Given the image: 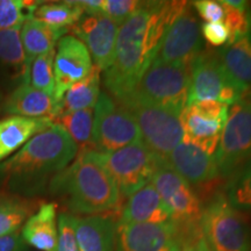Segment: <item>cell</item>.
<instances>
[{
	"instance_id": "cell-24",
	"label": "cell",
	"mask_w": 251,
	"mask_h": 251,
	"mask_svg": "<svg viewBox=\"0 0 251 251\" xmlns=\"http://www.w3.org/2000/svg\"><path fill=\"white\" fill-rule=\"evenodd\" d=\"M65 33L47 26L33 17L27 19L20 28V36L29 68L36 57L52 51Z\"/></svg>"
},
{
	"instance_id": "cell-16",
	"label": "cell",
	"mask_w": 251,
	"mask_h": 251,
	"mask_svg": "<svg viewBox=\"0 0 251 251\" xmlns=\"http://www.w3.org/2000/svg\"><path fill=\"white\" fill-rule=\"evenodd\" d=\"M71 30L85 45L94 65L101 71L107 70L114 56L118 25L102 14H84Z\"/></svg>"
},
{
	"instance_id": "cell-1",
	"label": "cell",
	"mask_w": 251,
	"mask_h": 251,
	"mask_svg": "<svg viewBox=\"0 0 251 251\" xmlns=\"http://www.w3.org/2000/svg\"><path fill=\"white\" fill-rule=\"evenodd\" d=\"M187 1H143L119 27L114 56L105 72V86L117 101L133 92L158 54L169 26Z\"/></svg>"
},
{
	"instance_id": "cell-27",
	"label": "cell",
	"mask_w": 251,
	"mask_h": 251,
	"mask_svg": "<svg viewBox=\"0 0 251 251\" xmlns=\"http://www.w3.org/2000/svg\"><path fill=\"white\" fill-rule=\"evenodd\" d=\"M84 15L77 1L41 2L33 18L57 30L67 31L76 25Z\"/></svg>"
},
{
	"instance_id": "cell-15",
	"label": "cell",
	"mask_w": 251,
	"mask_h": 251,
	"mask_svg": "<svg viewBox=\"0 0 251 251\" xmlns=\"http://www.w3.org/2000/svg\"><path fill=\"white\" fill-rule=\"evenodd\" d=\"M93 68L89 50L77 37L65 35L59 39L54 58L55 96L57 103L75 83L85 78Z\"/></svg>"
},
{
	"instance_id": "cell-3",
	"label": "cell",
	"mask_w": 251,
	"mask_h": 251,
	"mask_svg": "<svg viewBox=\"0 0 251 251\" xmlns=\"http://www.w3.org/2000/svg\"><path fill=\"white\" fill-rule=\"evenodd\" d=\"M49 190L67 197L71 212L85 215L112 211L121 196L99 152L91 149L78 151L74 162L52 178Z\"/></svg>"
},
{
	"instance_id": "cell-38",
	"label": "cell",
	"mask_w": 251,
	"mask_h": 251,
	"mask_svg": "<svg viewBox=\"0 0 251 251\" xmlns=\"http://www.w3.org/2000/svg\"><path fill=\"white\" fill-rule=\"evenodd\" d=\"M25 244L20 230L0 237V251H24Z\"/></svg>"
},
{
	"instance_id": "cell-13",
	"label": "cell",
	"mask_w": 251,
	"mask_h": 251,
	"mask_svg": "<svg viewBox=\"0 0 251 251\" xmlns=\"http://www.w3.org/2000/svg\"><path fill=\"white\" fill-rule=\"evenodd\" d=\"M202 40L199 21L188 4L166 29L156 59L191 67L201 52Z\"/></svg>"
},
{
	"instance_id": "cell-14",
	"label": "cell",
	"mask_w": 251,
	"mask_h": 251,
	"mask_svg": "<svg viewBox=\"0 0 251 251\" xmlns=\"http://www.w3.org/2000/svg\"><path fill=\"white\" fill-rule=\"evenodd\" d=\"M184 234L176 224L118 222L117 251H180Z\"/></svg>"
},
{
	"instance_id": "cell-22",
	"label": "cell",
	"mask_w": 251,
	"mask_h": 251,
	"mask_svg": "<svg viewBox=\"0 0 251 251\" xmlns=\"http://www.w3.org/2000/svg\"><path fill=\"white\" fill-rule=\"evenodd\" d=\"M25 243L40 251L57 250V206L43 203L31 214L20 230Z\"/></svg>"
},
{
	"instance_id": "cell-11",
	"label": "cell",
	"mask_w": 251,
	"mask_h": 251,
	"mask_svg": "<svg viewBox=\"0 0 251 251\" xmlns=\"http://www.w3.org/2000/svg\"><path fill=\"white\" fill-rule=\"evenodd\" d=\"M214 158L222 176L235 174L251 158V100L230 105Z\"/></svg>"
},
{
	"instance_id": "cell-31",
	"label": "cell",
	"mask_w": 251,
	"mask_h": 251,
	"mask_svg": "<svg viewBox=\"0 0 251 251\" xmlns=\"http://www.w3.org/2000/svg\"><path fill=\"white\" fill-rule=\"evenodd\" d=\"M40 1L28 0H0V30L21 27L33 17Z\"/></svg>"
},
{
	"instance_id": "cell-28",
	"label": "cell",
	"mask_w": 251,
	"mask_h": 251,
	"mask_svg": "<svg viewBox=\"0 0 251 251\" xmlns=\"http://www.w3.org/2000/svg\"><path fill=\"white\" fill-rule=\"evenodd\" d=\"M93 108L61 113L55 118L54 124L67 131L72 141L77 144L79 151L91 149L93 131Z\"/></svg>"
},
{
	"instance_id": "cell-4",
	"label": "cell",
	"mask_w": 251,
	"mask_h": 251,
	"mask_svg": "<svg viewBox=\"0 0 251 251\" xmlns=\"http://www.w3.org/2000/svg\"><path fill=\"white\" fill-rule=\"evenodd\" d=\"M190 85V67L155 58L129 96L180 115L187 106Z\"/></svg>"
},
{
	"instance_id": "cell-21",
	"label": "cell",
	"mask_w": 251,
	"mask_h": 251,
	"mask_svg": "<svg viewBox=\"0 0 251 251\" xmlns=\"http://www.w3.org/2000/svg\"><path fill=\"white\" fill-rule=\"evenodd\" d=\"M54 125L51 119L5 117L0 119V163L19 151L28 141Z\"/></svg>"
},
{
	"instance_id": "cell-29",
	"label": "cell",
	"mask_w": 251,
	"mask_h": 251,
	"mask_svg": "<svg viewBox=\"0 0 251 251\" xmlns=\"http://www.w3.org/2000/svg\"><path fill=\"white\" fill-rule=\"evenodd\" d=\"M31 215V207L17 198L0 197V237L19 231Z\"/></svg>"
},
{
	"instance_id": "cell-9",
	"label": "cell",
	"mask_w": 251,
	"mask_h": 251,
	"mask_svg": "<svg viewBox=\"0 0 251 251\" xmlns=\"http://www.w3.org/2000/svg\"><path fill=\"white\" fill-rule=\"evenodd\" d=\"M151 184L184 236L200 230L203 211L201 202L192 186L171 168L168 161H162L157 166Z\"/></svg>"
},
{
	"instance_id": "cell-10",
	"label": "cell",
	"mask_w": 251,
	"mask_h": 251,
	"mask_svg": "<svg viewBox=\"0 0 251 251\" xmlns=\"http://www.w3.org/2000/svg\"><path fill=\"white\" fill-rule=\"evenodd\" d=\"M99 155L102 164L117 183L119 192L128 198L151 181L157 166L163 161L143 141L112 152H99Z\"/></svg>"
},
{
	"instance_id": "cell-30",
	"label": "cell",
	"mask_w": 251,
	"mask_h": 251,
	"mask_svg": "<svg viewBox=\"0 0 251 251\" xmlns=\"http://www.w3.org/2000/svg\"><path fill=\"white\" fill-rule=\"evenodd\" d=\"M225 7V20L229 29L228 45L251 33V11L242 0H222Z\"/></svg>"
},
{
	"instance_id": "cell-12",
	"label": "cell",
	"mask_w": 251,
	"mask_h": 251,
	"mask_svg": "<svg viewBox=\"0 0 251 251\" xmlns=\"http://www.w3.org/2000/svg\"><path fill=\"white\" fill-rule=\"evenodd\" d=\"M229 106L206 100L188 105L180 113L184 131L183 142H187L214 156L227 120Z\"/></svg>"
},
{
	"instance_id": "cell-34",
	"label": "cell",
	"mask_w": 251,
	"mask_h": 251,
	"mask_svg": "<svg viewBox=\"0 0 251 251\" xmlns=\"http://www.w3.org/2000/svg\"><path fill=\"white\" fill-rule=\"evenodd\" d=\"M142 5L143 1H139V0H102L101 14L120 26L137 9L142 7Z\"/></svg>"
},
{
	"instance_id": "cell-37",
	"label": "cell",
	"mask_w": 251,
	"mask_h": 251,
	"mask_svg": "<svg viewBox=\"0 0 251 251\" xmlns=\"http://www.w3.org/2000/svg\"><path fill=\"white\" fill-rule=\"evenodd\" d=\"M193 7L197 9L206 23H220L225 20V7L221 1L216 0H198L193 2Z\"/></svg>"
},
{
	"instance_id": "cell-20",
	"label": "cell",
	"mask_w": 251,
	"mask_h": 251,
	"mask_svg": "<svg viewBox=\"0 0 251 251\" xmlns=\"http://www.w3.org/2000/svg\"><path fill=\"white\" fill-rule=\"evenodd\" d=\"M124 224H175L169 208L151 183L131 194L122 208Z\"/></svg>"
},
{
	"instance_id": "cell-17",
	"label": "cell",
	"mask_w": 251,
	"mask_h": 251,
	"mask_svg": "<svg viewBox=\"0 0 251 251\" xmlns=\"http://www.w3.org/2000/svg\"><path fill=\"white\" fill-rule=\"evenodd\" d=\"M0 114L6 117L47 118L52 121L58 114V103L50 94L23 84L6 94L0 101Z\"/></svg>"
},
{
	"instance_id": "cell-18",
	"label": "cell",
	"mask_w": 251,
	"mask_h": 251,
	"mask_svg": "<svg viewBox=\"0 0 251 251\" xmlns=\"http://www.w3.org/2000/svg\"><path fill=\"white\" fill-rule=\"evenodd\" d=\"M20 28L0 30V90L11 92L29 84V65L21 42Z\"/></svg>"
},
{
	"instance_id": "cell-19",
	"label": "cell",
	"mask_w": 251,
	"mask_h": 251,
	"mask_svg": "<svg viewBox=\"0 0 251 251\" xmlns=\"http://www.w3.org/2000/svg\"><path fill=\"white\" fill-rule=\"evenodd\" d=\"M166 161L190 185L207 184L220 175L214 156L187 142L178 144Z\"/></svg>"
},
{
	"instance_id": "cell-26",
	"label": "cell",
	"mask_w": 251,
	"mask_h": 251,
	"mask_svg": "<svg viewBox=\"0 0 251 251\" xmlns=\"http://www.w3.org/2000/svg\"><path fill=\"white\" fill-rule=\"evenodd\" d=\"M220 61L231 77L241 84H251V33L230 45L225 46L218 52Z\"/></svg>"
},
{
	"instance_id": "cell-6",
	"label": "cell",
	"mask_w": 251,
	"mask_h": 251,
	"mask_svg": "<svg viewBox=\"0 0 251 251\" xmlns=\"http://www.w3.org/2000/svg\"><path fill=\"white\" fill-rule=\"evenodd\" d=\"M190 70L191 85L187 106L206 100L233 105L243 99L249 87L229 75L216 52L201 51L194 58Z\"/></svg>"
},
{
	"instance_id": "cell-33",
	"label": "cell",
	"mask_w": 251,
	"mask_h": 251,
	"mask_svg": "<svg viewBox=\"0 0 251 251\" xmlns=\"http://www.w3.org/2000/svg\"><path fill=\"white\" fill-rule=\"evenodd\" d=\"M227 200L234 208L251 211V158L229 184Z\"/></svg>"
},
{
	"instance_id": "cell-23",
	"label": "cell",
	"mask_w": 251,
	"mask_h": 251,
	"mask_svg": "<svg viewBox=\"0 0 251 251\" xmlns=\"http://www.w3.org/2000/svg\"><path fill=\"white\" fill-rule=\"evenodd\" d=\"M117 225L111 216L87 215L76 218V237L79 251H113Z\"/></svg>"
},
{
	"instance_id": "cell-7",
	"label": "cell",
	"mask_w": 251,
	"mask_h": 251,
	"mask_svg": "<svg viewBox=\"0 0 251 251\" xmlns=\"http://www.w3.org/2000/svg\"><path fill=\"white\" fill-rule=\"evenodd\" d=\"M200 234L209 251H251L246 221L224 196L215 197L203 208Z\"/></svg>"
},
{
	"instance_id": "cell-8",
	"label": "cell",
	"mask_w": 251,
	"mask_h": 251,
	"mask_svg": "<svg viewBox=\"0 0 251 251\" xmlns=\"http://www.w3.org/2000/svg\"><path fill=\"white\" fill-rule=\"evenodd\" d=\"M93 112L91 150L112 152L142 141L139 126L130 113L107 93H100Z\"/></svg>"
},
{
	"instance_id": "cell-5",
	"label": "cell",
	"mask_w": 251,
	"mask_h": 251,
	"mask_svg": "<svg viewBox=\"0 0 251 251\" xmlns=\"http://www.w3.org/2000/svg\"><path fill=\"white\" fill-rule=\"evenodd\" d=\"M118 102L130 113L139 126L143 143L158 158L166 161L172 150L183 142L179 114L130 96Z\"/></svg>"
},
{
	"instance_id": "cell-32",
	"label": "cell",
	"mask_w": 251,
	"mask_h": 251,
	"mask_svg": "<svg viewBox=\"0 0 251 251\" xmlns=\"http://www.w3.org/2000/svg\"><path fill=\"white\" fill-rule=\"evenodd\" d=\"M56 48L48 54L41 55L30 64L29 84L36 90L50 96H55V74L54 58Z\"/></svg>"
},
{
	"instance_id": "cell-40",
	"label": "cell",
	"mask_w": 251,
	"mask_h": 251,
	"mask_svg": "<svg viewBox=\"0 0 251 251\" xmlns=\"http://www.w3.org/2000/svg\"><path fill=\"white\" fill-rule=\"evenodd\" d=\"M77 2L81 7V9H83L84 14H101L102 0H81V1Z\"/></svg>"
},
{
	"instance_id": "cell-35",
	"label": "cell",
	"mask_w": 251,
	"mask_h": 251,
	"mask_svg": "<svg viewBox=\"0 0 251 251\" xmlns=\"http://www.w3.org/2000/svg\"><path fill=\"white\" fill-rule=\"evenodd\" d=\"M57 250L56 251H79L76 237V216L62 213L57 220Z\"/></svg>"
},
{
	"instance_id": "cell-39",
	"label": "cell",
	"mask_w": 251,
	"mask_h": 251,
	"mask_svg": "<svg viewBox=\"0 0 251 251\" xmlns=\"http://www.w3.org/2000/svg\"><path fill=\"white\" fill-rule=\"evenodd\" d=\"M180 251H209L205 241L200 234V230L194 234L185 236Z\"/></svg>"
},
{
	"instance_id": "cell-2",
	"label": "cell",
	"mask_w": 251,
	"mask_h": 251,
	"mask_svg": "<svg viewBox=\"0 0 251 251\" xmlns=\"http://www.w3.org/2000/svg\"><path fill=\"white\" fill-rule=\"evenodd\" d=\"M78 151L67 131L54 124L0 163V186L23 197L40 194L74 162Z\"/></svg>"
},
{
	"instance_id": "cell-36",
	"label": "cell",
	"mask_w": 251,
	"mask_h": 251,
	"mask_svg": "<svg viewBox=\"0 0 251 251\" xmlns=\"http://www.w3.org/2000/svg\"><path fill=\"white\" fill-rule=\"evenodd\" d=\"M201 35L209 45L214 47L227 46L229 42V29L224 21L205 23L201 26Z\"/></svg>"
},
{
	"instance_id": "cell-25",
	"label": "cell",
	"mask_w": 251,
	"mask_h": 251,
	"mask_svg": "<svg viewBox=\"0 0 251 251\" xmlns=\"http://www.w3.org/2000/svg\"><path fill=\"white\" fill-rule=\"evenodd\" d=\"M100 72L101 70L93 65L92 70L85 78L75 83L64 93L61 101L58 102V114L94 108L101 93L100 92V84H101Z\"/></svg>"
}]
</instances>
